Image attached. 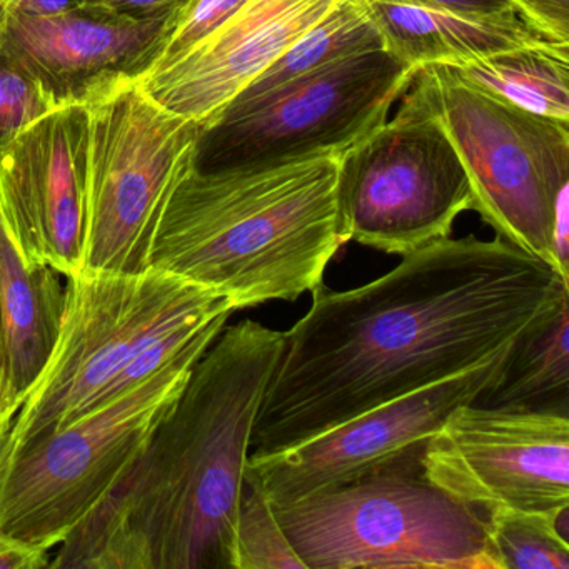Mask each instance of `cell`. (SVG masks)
<instances>
[{
  "label": "cell",
  "mask_w": 569,
  "mask_h": 569,
  "mask_svg": "<svg viewBox=\"0 0 569 569\" xmlns=\"http://www.w3.org/2000/svg\"><path fill=\"white\" fill-rule=\"evenodd\" d=\"M311 295L308 315L286 331L252 428V458L478 368L568 298L569 284L499 236H448L369 284L336 292L322 282Z\"/></svg>",
  "instance_id": "1"
},
{
  "label": "cell",
  "mask_w": 569,
  "mask_h": 569,
  "mask_svg": "<svg viewBox=\"0 0 569 569\" xmlns=\"http://www.w3.org/2000/svg\"><path fill=\"white\" fill-rule=\"evenodd\" d=\"M286 332L222 329L138 458L58 546L52 569H232L262 398Z\"/></svg>",
  "instance_id": "2"
},
{
  "label": "cell",
  "mask_w": 569,
  "mask_h": 569,
  "mask_svg": "<svg viewBox=\"0 0 569 569\" xmlns=\"http://www.w3.org/2000/svg\"><path fill=\"white\" fill-rule=\"evenodd\" d=\"M338 168L339 156L258 169L192 166L159 221L149 268L222 296L236 311L296 301L322 284L348 242Z\"/></svg>",
  "instance_id": "3"
},
{
  "label": "cell",
  "mask_w": 569,
  "mask_h": 569,
  "mask_svg": "<svg viewBox=\"0 0 569 569\" xmlns=\"http://www.w3.org/2000/svg\"><path fill=\"white\" fill-rule=\"evenodd\" d=\"M231 301L148 268L68 278L58 341L16 415L9 461L111 398L118 379L158 342L234 315ZM9 465V462H8Z\"/></svg>",
  "instance_id": "4"
},
{
  "label": "cell",
  "mask_w": 569,
  "mask_h": 569,
  "mask_svg": "<svg viewBox=\"0 0 569 569\" xmlns=\"http://www.w3.org/2000/svg\"><path fill=\"white\" fill-rule=\"evenodd\" d=\"M306 569H489L486 512L421 472V456L272 506Z\"/></svg>",
  "instance_id": "5"
},
{
  "label": "cell",
  "mask_w": 569,
  "mask_h": 569,
  "mask_svg": "<svg viewBox=\"0 0 569 569\" xmlns=\"http://www.w3.org/2000/svg\"><path fill=\"white\" fill-rule=\"evenodd\" d=\"M409 91L451 139L471 186L472 211L561 276L555 234L568 204L569 122L498 101L442 64L419 69Z\"/></svg>",
  "instance_id": "6"
},
{
  "label": "cell",
  "mask_w": 569,
  "mask_h": 569,
  "mask_svg": "<svg viewBox=\"0 0 569 569\" xmlns=\"http://www.w3.org/2000/svg\"><path fill=\"white\" fill-rule=\"evenodd\" d=\"M201 356L178 359L21 449L0 479V532L58 548L138 458Z\"/></svg>",
  "instance_id": "7"
},
{
  "label": "cell",
  "mask_w": 569,
  "mask_h": 569,
  "mask_svg": "<svg viewBox=\"0 0 569 569\" xmlns=\"http://www.w3.org/2000/svg\"><path fill=\"white\" fill-rule=\"evenodd\" d=\"M86 108L89 171L82 269L146 271L166 206L194 166L202 124L162 108L136 81Z\"/></svg>",
  "instance_id": "8"
},
{
  "label": "cell",
  "mask_w": 569,
  "mask_h": 569,
  "mask_svg": "<svg viewBox=\"0 0 569 569\" xmlns=\"http://www.w3.org/2000/svg\"><path fill=\"white\" fill-rule=\"evenodd\" d=\"M419 69L382 49L338 59L202 128V171L341 156L388 121Z\"/></svg>",
  "instance_id": "9"
},
{
  "label": "cell",
  "mask_w": 569,
  "mask_h": 569,
  "mask_svg": "<svg viewBox=\"0 0 569 569\" xmlns=\"http://www.w3.org/2000/svg\"><path fill=\"white\" fill-rule=\"evenodd\" d=\"M338 204L346 241L398 256L448 238L472 208L465 166L415 92L395 119L339 156Z\"/></svg>",
  "instance_id": "10"
},
{
  "label": "cell",
  "mask_w": 569,
  "mask_h": 569,
  "mask_svg": "<svg viewBox=\"0 0 569 569\" xmlns=\"http://www.w3.org/2000/svg\"><path fill=\"white\" fill-rule=\"evenodd\" d=\"M421 472L486 512H569V416L459 406L426 442Z\"/></svg>",
  "instance_id": "11"
},
{
  "label": "cell",
  "mask_w": 569,
  "mask_h": 569,
  "mask_svg": "<svg viewBox=\"0 0 569 569\" xmlns=\"http://www.w3.org/2000/svg\"><path fill=\"white\" fill-rule=\"evenodd\" d=\"M509 349L478 368L362 412L295 448L261 458L249 456L246 482L272 506L291 505L421 456L449 415L475 402L495 381Z\"/></svg>",
  "instance_id": "12"
},
{
  "label": "cell",
  "mask_w": 569,
  "mask_h": 569,
  "mask_svg": "<svg viewBox=\"0 0 569 569\" xmlns=\"http://www.w3.org/2000/svg\"><path fill=\"white\" fill-rule=\"evenodd\" d=\"M89 112H49L0 151V214L26 258L62 278L82 271L88 216Z\"/></svg>",
  "instance_id": "13"
},
{
  "label": "cell",
  "mask_w": 569,
  "mask_h": 569,
  "mask_svg": "<svg viewBox=\"0 0 569 569\" xmlns=\"http://www.w3.org/2000/svg\"><path fill=\"white\" fill-rule=\"evenodd\" d=\"M171 18H122L91 6L49 16L0 9V49L58 108L88 106L138 81L161 54Z\"/></svg>",
  "instance_id": "14"
},
{
  "label": "cell",
  "mask_w": 569,
  "mask_h": 569,
  "mask_svg": "<svg viewBox=\"0 0 569 569\" xmlns=\"http://www.w3.org/2000/svg\"><path fill=\"white\" fill-rule=\"evenodd\" d=\"M336 2L249 0L188 54L136 84L162 108L206 128Z\"/></svg>",
  "instance_id": "15"
},
{
  "label": "cell",
  "mask_w": 569,
  "mask_h": 569,
  "mask_svg": "<svg viewBox=\"0 0 569 569\" xmlns=\"http://www.w3.org/2000/svg\"><path fill=\"white\" fill-rule=\"evenodd\" d=\"M365 6L386 51L416 69L462 64L546 41L515 12L471 14L381 0H365Z\"/></svg>",
  "instance_id": "16"
},
{
  "label": "cell",
  "mask_w": 569,
  "mask_h": 569,
  "mask_svg": "<svg viewBox=\"0 0 569 569\" xmlns=\"http://www.w3.org/2000/svg\"><path fill=\"white\" fill-rule=\"evenodd\" d=\"M54 269L26 258L0 214V319L9 398L19 412L58 341L66 286Z\"/></svg>",
  "instance_id": "17"
},
{
  "label": "cell",
  "mask_w": 569,
  "mask_h": 569,
  "mask_svg": "<svg viewBox=\"0 0 569 569\" xmlns=\"http://www.w3.org/2000/svg\"><path fill=\"white\" fill-rule=\"evenodd\" d=\"M568 396L569 296L516 339L475 405L568 415Z\"/></svg>",
  "instance_id": "18"
},
{
  "label": "cell",
  "mask_w": 569,
  "mask_h": 569,
  "mask_svg": "<svg viewBox=\"0 0 569 569\" xmlns=\"http://www.w3.org/2000/svg\"><path fill=\"white\" fill-rule=\"evenodd\" d=\"M448 68L498 101L569 122V46L541 41Z\"/></svg>",
  "instance_id": "19"
},
{
  "label": "cell",
  "mask_w": 569,
  "mask_h": 569,
  "mask_svg": "<svg viewBox=\"0 0 569 569\" xmlns=\"http://www.w3.org/2000/svg\"><path fill=\"white\" fill-rule=\"evenodd\" d=\"M382 48L385 42L369 19L365 0H338L328 14L322 16L295 44L289 46L222 112L252 104L258 99L284 88L289 82L305 78L338 59Z\"/></svg>",
  "instance_id": "20"
},
{
  "label": "cell",
  "mask_w": 569,
  "mask_h": 569,
  "mask_svg": "<svg viewBox=\"0 0 569 569\" xmlns=\"http://www.w3.org/2000/svg\"><path fill=\"white\" fill-rule=\"evenodd\" d=\"M489 569H569L568 516L486 515Z\"/></svg>",
  "instance_id": "21"
},
{
  "label": "cell",
  "mask_w": 569,
  "mask_h": 569,
  "mask_svg": "<svg viewBox=\"0 0 569 569\" xmlns=\"http://www.w3.org/2000/svg\"><path fill=\"white\" fill-rule=\"evenodd\" d=\"M232 569H306L271 502L248 482L236 519Z\"/></svg>",
  "instance_id": "22"
},
{
  "label": "cell",
  "mask_w": 569,
  "mask_h": 569,
  "mask_svg": "<svg viewBox=\"0 0 569 569\" xmlns=\"http://www.w3.org/2000/svg\"><path fill=\"white\" fill-rule=\"evenodd\" d=\"M56 109L38 79L0 49V151Z\"/></svg>",
  "instance_id": "23"
},
{
  "label": "cell",
  "mask_w": 569,
  "mask_h": 569,
  "mask_svg": "<svg viewBox=\"0 0 569 569\" xmlns=\"http://www.w3.org/2000/svg\"><path fill=\"white\" fill-rule=\"evenodd\" d=\"M249 0H188L172 19L161 54L146 72L168 68L238 14ZM144 76V74H142Z\"/></svg>",
  "instance_id": "24"
},
{
  "label": "cell",
  "mask_w": 569,
  "mask_h": 569,
  "mask_svg": "<svg viewBox=\"0 0 569 569\" xmlns=\"http://www.w3.org/2000/svg\"><path fill=\"white\" fill-rule=\"evenodd\" d=\"M512 11L542 39L569 46V0H508Z\"/></svg>",
  "instance_id": "25"
},
{
  "label": "cell",
  "mask_w": 569,
  "mask_h": 569,
  "mask_svg": "<svg viewBox=\"0 0 569 569\" xmlns=\"http://www.w3.org/2000/svg\"><path fill=\"white\" fill-rule=\"evenodd\" d=\"M188 0H86L82 6L102 9L122 18L161 19L174 16Z\"/></svg>",
  "instance_id": "26"
},
{
  "label": "cell",
  "mask_w": 569,
  "mask_h": 569,
  "mask_svg": "<svg viewBox=\"0 0 569 569\" xmlns=\"http://www.w3.org/2000/svg\"><path fill=\"white\" fill-rule=\"evenodd\" d=\"M51 559V551L32 548L0 532V569L49 568Z\"/></svg>",
  "instance_id": "27"
},
{
  "label": "cell",
  "mask_w": 569,
  "mask_h": 569,
  "mask_svg": "<svg viewBox=\"0 0 569 569\" xmlns=\"http://www.w3.org/2000/svg\"><path fill=\"white\" fill-rule=\"evenodd\" d=\"M381 2L425 6V8L471 12V14H509V12H515L508 0H381Z\"/></svg>",
  "instance_id": "28"
},
{
  "label": "cell",
  "mask_w": 569,
  "mask_h": 569,
  "mask_svg": "<svg viewBox=\"0 0 569 569\" xmlns=\"http://www.w3.org/2000/svg\"><path fill=\"white\" fill-rule=\"evenodd\" d=\"M84 2L86 0H0V9L31 16H49L79 8Z\"/></svg>",
  "instance_id": "29"
},
{
  "label": "cell",
  "mask_w": 569,
  "mask_h": 569,
  "mask_svg": "<svg viewBox=\"0 0 569 569\" xmlns=\"http://www.w3.org/2000/svg\"><path fill=\"white\" fill-rule=\"evenodd\" d=\"M18 412L9 398L8 351H6L4 331L0 319V436L8 435Z\"/></svg>",
  "instance_id": "30"
},
{
  "label": "cell",
  "mask_w": 569,
  "mask_h": 569,
  "mask_svg": "<svg viewBox=\"0 0 569 569\" xmlns=\"http://www.w3.org/2000/svg\"><path fill=\"white\" fill-rule=\"evenodd\" d=\"M9 432L0 436V479H2L9 462Z\"/></svg>",
  "instance_id": "31"
}]
</instances>
